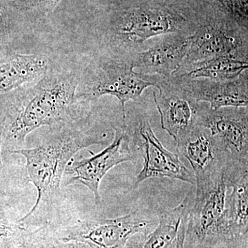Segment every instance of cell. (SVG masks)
Here are the masks:
<instances>
[{
    "label": "cell",
    "instance_id": "cell-17",
    "mask_svg": "<svg viewBox=\"0 0 248 248\" xmlns=\"http://www.w3.org/2000/svg\"><path fill=\"white\" fill-rule=\"evenodd\" d=\"M51 63L46 55L41 53L15 52L0 59V94L34 84Z\"/></svg>",
    "mask_w": 248,
    "mask_h": 248
},
{
    "label": "cell",
    "instance_id": "cell-15",
    "mask_svg": "<svg viewBox=\"0 0 248 248\" xmlns=\"http://www.w3.org/2000/svg\"><path fill=\"white\" fill-rule=\"evenodd\" d=\"M191 35L169 34L157 45L135 54L129 62L141 74L158 75L170 79L179 71L187 56Z\"/></svg>",
    "mask_w": 248,
    "mask_h": 248
},
{
    "label": "cell",
    "instance_id": "cell-19",
    "mask_svg": "<svg viewBox=\"0 0 248 248\" xmlns=\"http://www.w3.org/2000/svg\"><path fill=\"white\" fill-rule=\"evenodd\" d=\"M247 52L217 57L182 67L172 77L185 79L206 78L220 81L236 79L248 71Z\"/></svg>",
    "mask_w": 248,
    "mask_h": 248
},
{
    "label": "cell",
    "instance_id": "cell-4",
    "mask_svg": "<svg viewBox=\"0 0 248 248\" xmlns=\"http://www.w3.org/2000/svg\"><path fill=\"white\" fill-rule=\"evenodd\" d=\"M161 85L153 77L135 71L129 60L111 55L80 71L76 99L89 104L104 95L113 96L120 103L124 122L126 120L127 102L139 99L147 88L155 86L159 89Z\"/></svg>",
    "mask_w": 248,
    "mask_h": 248
},
{
    "label": "cell",
    "instance_id": "cell-8",
    "mask_svg": "<svg viewBox=\"0 0 248 248\" xmlns=\"http://www.w3.org/2000/svg\"><path fill=\"white\" fill-rule=\"evenodd\" d=\"M126 128L132 144L137 148L136 151H140L143 157V168L136 176L134 188L152 178L168 177L195 185L193 172L183 164L179 155L163 146L148 121L145 119L139 120L133 133L128 130L127 125Z\"/></svg>",
    "mask_w": 248,
    "mask_h": 248
},
{
    "label": "cell",
    "instance_id": "cell-24",
    "mask_svg": "<svg viewBox=\"0 0 248 248\" xmlns=\"http://www.w3.org/2000/svg\"><path fill=\"white\" fill-rule=\"evenodd\" d=\"M11 206L9 192L0 184V212L6 211Z\"/></svg>",
    "mask_w": 248,
    "mask_h": 248
},
{
    "label": "cell",
    "instance_id": "cell-9",
    "mask_svg": "<svg viewBox=\"0 0 248 248\" xmlns=\"http://www.w3.org/2000/svg\"><path fill=\"white\" fill-rule=\"evenodd\" d=\"M135 147L132 144L126 125L115 129L113 141L107 148L85 159H71L65 172L68 176L66 186L79 184L86 186L94 195L97 205L102 203L99 185L106 174L117 165L135 159Z\"/></svg>",
    "mask_w": 248,
    "mask_h": 248
},
{
    "label": "cell",
    "instance_id": "cell-2",
    "mask_svg": "<svg viewBox=\"0 0 248 248\" xmlns=\"http://www.w3.org/2000/svg\"><path fill=\"white\" fill-rule=\"evenodd\" d=\"M109 7L97 27L111 51L123 52L149 39L191 35L195 15L184 0H107Z\"/></svg>",
    "mask_w": 248,
    "mask_h": 248
},
{
    "label": "cell",
    "instance_id": "cell-12",
    "mask_svg": "<svg viewBox=\"0 0 248 248\" xmlns=\"http://www.w3.org/2000/svg\"><path fill=\"white\" fill-rule=\"evenodd\" d=\"M177 152L190 163L195 186L203 185L219 177L231 158L208 129L200 125L177 142Z\"/></svg>",
    "mask_w": 248,
    "mask_h": 248
},
{
    "label": "cell",
    "instance_id": "cell-20",
    "mask_svg": "<svg viewBox=\"0 0 248 248\" xmlns=\"http://www.w3.org/2000/svg\"><path fill=\"white\" fill-rule=\"evenodd\" d=\"M45 227L28 228L0 212V248H37L45 239Z\"/></svg>",
    "mask_w": 248,
    "mask_h": 248
},
{
    "label": "cell",
    "instance_id": "cell-5",
    "mask_svg": "<svg viewBox=\"0 0 248 248\" xmlns=\"http://www.w3.org/2000/svg\"><path fill=\"white\" fill-rule=\"evenodd\" d=\"M228 192L224 170L211 182L196 186L184 248H212L239 239L235 237L228 218Z\"/></svg>",
    "mask_w": 248,
    "mask_h": 248
},
{
    "label": "cell",
    "instance_id": "cell-10",
    "mask_svg": "<svg viewBox=\"0 0 248 248\" xmlns=\"http://www.w3.org/2000/svg\"><path fill=\"white\" fill-rule=\"evenodd\" d=\"M198 125L208 129L232 159L248 164V107L214 110L200 105Z\"/></svg>",
    "mask_w": 248,
    "mask_h": 248
},
{
    "label": "cell",
    "instance_id": "cell-27",
    "mask_svg": "<svg viewBox=\"0 0 248 248\" xmlns=\"http://www.w3.org/2000/svg\"><path fill=\"white\" fill-rule=\"evenodd\" d=\"M50 241H51V238L48 235L45 241H43L37 248H50Z\"/></svg>",
    "mask_w": 248,
    "mask_h": 248
},
{
    "label": "cell",
    "instance_id": "cell-3",
    "mask_svg": "<svg viewBox=\"0 0 248 248\" xmlns=\"http://www.w3.org/2000/svg\"><path fill=\"white\" fill-rule=\"evenodd\" d=\"M84 119L50 127L51 130L39 146L8 152L10 154L24 156L29 181L37 191L35 203L25 216L18 219L19 223L29 221L42 203L52 204L57 202L61 192L63 173L77 153L104 142L79 126L80 121Z\"/></svg>",
    "mask_w": 248,
    "mask_h": 248
},
{
    "label": "cell",
    "instance_id": "cell-1",
    "mask_svg": "<svg viewBox=\"0 0 248 248\" xmlns=\"http://www.w3.org/2000/svg\"><path fill=\"white\" fill-rule=\"evenodd\" d=\"M80 68L57 65L29 87L16 91L0 112L5 117L2 148L18 149L27 135L42 126L86 118L88 103L76 99Z\"/></svg>",
    "mask_w": 248,
    "mask_h": 248
},
{
    "label": "cell",
    "instance_id": "cell-25",
    "mask_svg": "<svg viewBox=\"0 0 248 248\" xmlns=\"http://www.w3.org/2000/svg\"><path fill=\"white\" fill-rule=\"evenodd\" d=\"M5 125V117L1 112H0V173L4 169V163L2 158V138L4 133Z\"/></svg>",
    "mask_w": 248,
    "mask_h": 248
},
{
    "label": "cell",
    "instance_id": "cell-26",
    "mask_svg": "<svg viewBox=\"0 0 248 248\" xmlns=\"http://www.w3.org/2000/svg\"><path fill=\"white\" fill-rule=\"evenodd\" d=\"M62 1V0H46L49 11L52 12Z\"/></svg>",
    "mask_w": 248,
    "mask_h": 248
},
{
    "label": "cell",
    "instance_id": "cell-11",
    "mask_svg": "<svg viewBox=\"0 0 248 248\" xmlns=\"http://www.w3.org/2000/svg\"><path fill=\"white\" fill-rule=\"evenodd\" d=\"M50 14L46 0H0V59L18 50Z\"/></svg>",
    "mask_w": 248,
    "mask_h": 248
},
{
    "label": "cell",
    "instance_id": "cell-23",
    "mask_svg": "<svg viewBox=\"0 0 248 248\" xmlns=\"http://www.w3.org/2000/svg\"><path fill=\"white\" fill-rule=\"evenodd\" d=\"M212 248H248V236L231 240Z\"/></svg>",
    "mask_w": 248,
    "mask_h": 248
},
{
    "label": "cell",
    "instance_id": "cell-22",
    "mask_svg": "<svg viewBox=\"0 0 248 248\" xmlns=\"http://www.w3.org/2000/svg\"><path fill=\"white\" fill-rule=\"evenodd\" d=\"M51 238V237H50ZM50 248H93L89 245L79 241H72L67 242L57 241L51 238Z\"/></svg>",
    "mask_w": 248,
    "mask_h": 248
},
{
    "label": "cell",
    "instance_id": "cell-16",
    "mask_svg": "<svg viewBox=\"0 0 248 248\" xmlns=\"http://www.w3.org/2000/svg\"><path fill=\"white\" fill-rule=\"evenodd\" d=\"M159 94L154 91L155 105L161 119V128L179 141L198 125L200 103L195 102L174 85L168 89L161 84Z\"/></svg>",
    "mask_w": 248,
    "mask_h": 248
},
{
    "label": "cell",
    "instance_id": "cell-18",
    "mask_svg": "<svg viewBox=\"0 0 248 248\" xmlns=\"http://www.w3.org/2000/svg\"><path fill=\"white\" fill-rule=\"evenodd\" d=\"M227 212L235 237L248 236V164L230 159L224 170Z\"/></svg>",
    "mask_w": 248,
    "mask_h": 248
},
{
    "label": "cell",
    "instance_id": "cell-7",
    "mask_svg": "<svg viewBox=\"0 0 248 248\" xmlns=\"http://www.w3.org/2000/svg\"><path fill=\"white\" fill-rule=\"evenodd\" d=\"M247 37L248 30L228 17L213 13L201 14L197 17V28L191 35L190 48L181 68L217 57L242 53L241 50L248 46Z\"/></svg>",
    "mask_w": 248,
    "mask_h": 248
},
{
    "label": "cell",
    "instance_id": "cell-6",
    "mask_svg": "<svg viewBox=\"0 0 248 248\" xmlns=\"http://www.w3.org/2000/svg\"><path fill=\"white\" fill-rule=\"evenodd\" d=\"M157 220L146 213L137 210L117 218H91L58 228H49L53 239L67 242L84 243L93 248H124L136 235L149 234Z\"/></svg>",
    "mask_w": 248,
    "mask_h": 248
},
{
    "label": "cell",
    "instance_id": "cell-21",
    "mask_svg": "<svg viewBox=\"0 0 248 248\" xmlns=\"http://www.w3.org/2000/svg\"><path fill=\"white\" fill-rule=\"evenodd\" d=\"M195 4L221 14L248 30V0H192Z\"/></svg>",
    "mask_w": 248,
    "mask_h": 248
},
{
    "label": "cell",
    "instance_id": "cell-13",
    "mask_svg": "<svg viewBox=\"0 0 248 248\" xmlns=\"http://www.w3.org/2000/svg\"><path fill=\"white\" fill-rule=\"evenodd\" d=\"M173 78L176 86L197 103L209 104L211 110L226 107H248V72L232 80L206 78Z\"/></svg>",
    "mask_w": 248,
    "mask_h": 248
},
{
    "label": "cell",
    "instance_id": "cell-14",
    "mask_svg": "<svg viewBox=\"0 0 248 248\" xmlns=\"http://www.w3.org/2000/svg\"><path fill=\"white\" fill-rule=\"evenodd\" d=\"M195 199L190 191L175 208L161 210L157 224L147 235H136L124 248H184L189 213Z\"/></svg>",
    "mask_w": 248,
    "mask_h": 248
}]
</instances>
